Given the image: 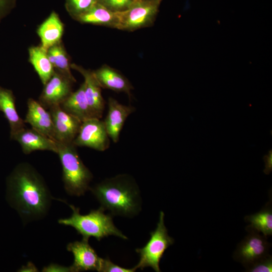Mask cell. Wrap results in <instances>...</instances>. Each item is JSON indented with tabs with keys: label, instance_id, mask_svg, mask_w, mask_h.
<instances>
[{
	"label": "cell",
	"instance_id": "6da1fadb",
	"mask_svg": "<svg viewBox=\"0 0 272 272\" xmlns=\"http://www.w3.org/2000/svg\"><path fill=\"white\" fill-rule=\"evenodd\" d=\"M53 198L43 178L28 163L17 165L7 178V200L24 223L44 217Z\"/></svg>",
	"mask_w": 272,
	"mask_h": 272
},
{
	"label": "cell",
	"instance_id": "7a4b0ae2",
	"mask_svg": "<svg viewBox=\"0 0 272 272\" xmlns=\"http://www.w3.org/2000/svg\"><path fill=\"white\" fill-rule=\"evenodd\" d=\"M89 190L104 211L112 216L132 218L140 214L142 199L134 178L128 174H120L106 178L91 187Z\"/></svg>",
	"mask_w": 272,
	"mask_h": 272
},
{
	"label": "cell",
	"instance_id": "3957f363",
	"mask_svg": "<svg viewBox=\"0 0 272 272\" xmlns=\"http://www.w3.org/2000/svg\"><path fill=\"white\" fill-rule=\"evenodd\" d=\"M68 205L72 210V216L59 219L58 223L73 227L83 238L89 240L90 237H93L100 241L105 237L113 235L124 240L128 239L114 224L113 216L110 214H106L101 207L91 210L88 214L82 215L79 208Z\"/></svg>",
	"mask_w": 272,
	"mask_h": 272
},
{
	"label": "cell",
	"instance_id": "277c9868",
	"mask_svg": "<svg viewBox=\"0 0 272 272\" xmlns=\"http://www.w3.org/2000/svg\"><path fill=\"white\" fill-rule=\"evenodd\" d=\"M56 144L65 191L71 196L84 195L90 189L93 178L92 172L83 163L73 143Z\"/></svg>",
	"mask_w": 272,
	"mask_h": 272
},
{
	"label": "cell",
	"instance_id": "5b68a950",
	"mask_svg": "<svg viewBox=\"0 0 272 272\" xmlns=\"http://www.w3.org/2000/svg\"><path fill=\"white\" fill-rule=\"evenodd\" d=\"M165 214L160 211L159 218L155 229L150 232V238L142 248L135 249L140 256V260L134 268L141 269L150 267L156 272H161L159 264L166 250L175 242L170 236L164 222Z\"/></svg>",
	"mask_w": 272,
	"mask_h": 272
},
{
	"label": "cell",
	"instance_id": "8992f818",
	"mask_svg": "<svg viewBox=\"0 0 272 272\" xmlns=\"http://www.w3.org/2000/svg\"><path fill=\"white\" fill-rule=\"evenodd\" d=\"M162 0H137L127 10L117 13V29L133 31L154 22Z\"/></svg>",
	"mask_w": 272,
	"mask_h": 272
},
{
	"label": "cell",
	"instance_id": "52a82bcc",
	"mask_svg": "<svg viewBox=\"0 0 272 272\" xmlns=\"http://www.w3.org/2000/svg\"><path fill=\"white\" fill-rule=\"evenodd\" d=\"M245 229L248 234L238 244L233 258L246 269L269 255L271 244L266 236L256 230L247 226Z\"/></svg>",
	"mask_w": 272,
	"mask_h": 272
},
{
	"label": "cell",
	"instance_id": "ba28073f",
	"mask_svg": "<svg viewBox=\"0 0 272 272\" xmlns=\"http://www.w3.org/2000/svg\"><path fill=\"white\" fill-rule=\"evenodd\" d=\"M76 147H86L103 152L109 148L110 138L104 122L100 118L91 117L82 122L73 141Z\"/></svg>",
	"mask_w": 272,
	"mask_h": 272
},
{
	"label": "cell",
	"instance_id": "9c48e42d",
	"mask_svg": "<svg viewBox=\"0 0 272 272\" xmlns=\"http://www.w3.org/2000/svg\"><path fill=\"white\" fill-rule=\"evenodd\" d=\"M75 83L63 74L55 71L53 75L44 85L38 102L46 109L60 105L71 94Z\"/></svg>",
	"mask_w": 272,
	"mask_h": 272
},
{
	"label": "cell",
	"instance_id": "30bf717a",
	"mask_svg": "<svg viewBox=\"0 0 272 272\" xmlns=\"http://www.w3.org/2000/svg\"><path fill=\"white\" fill-rule=\"evenodd\" d=\"M88 239L69 243L67 251L74 255L73 263L70 265L73 272L96 270L100 272L103 258L99 257L89 244Z\"/></svg>",
	"mask_w": 272,
	"mask_h": 272
},
{
	"label": "cell",
	"instance_id": "8fae6325",
	"mask_svg": "<svg viewBox=\"0 0 272 272\" xmlns=\"http://www.w3.org/2000/svg\"><path fill=\"white\" fill-rule=\"evenodd\" d=\"M48 110L52 119L54 141L62 143H73L82 122L64 111L59 105L53 106Z\"/></svg>",
	"mask_w": 272,
	"mask_h": 272
},
{
	"label": "cell",
	"instance_id": "7c38bea8",
	"mask_svg": "<svg viewBox=\"0 0 272 272\" xmlns=\"http://www.w3.org/2000/svg\"><path fill=\"white\" fill-rule=\"evenodd\" d=\"M11 140L17 141L25 154L36 151H49L57 153L56 142L34 129L24 127L12 137Z\"/></svg>",
	"mask_w": 272,
	"mask_h": 272
},
{
	"label": "cell",
	"instance_id": "4fadbf2b",
	"mask_svg": "<svg viewBox=\"0 0 272 272\" xmlns=\"http://www.w3.org/2000/svg\"><path fill=\"white\" fill-rule=\"evenodd\" d=\"M71 69L79 72L84 77L85 93L92 115L94 117L101 118L105 109V102L102 95V88L93 71L75 63L71 64Z\"/></svg>",
	"mask_w": 272,
	"mask_h": 272
},
{
	"label": "cell",
	"instance_id": "5bb4252c",
	"mask_svg": "<svg viewBox=\"0 0 272 272\" xmlns=\"http://www.w3.org/2000/svg\"><path fill=\"white\" fill-rule=\"evenodd\" d=\"M108 112L103 121L110 139L116 143L119 141L126 119L135 111V108L120 103L112 97L108 99Z\"/></svg>",
	"mask_w": 272,
	"mask_h": 272
},
{
	"label": "cell",
	"instance_id": "9a60e30c",
	"mask_svg": "<svg viewBox=\"0 0 272 272\" xmlns=\"http://www.w3.org/2000/svg\"><path fill=\"white\" fill-rule=\"evenodd\" d=\"M27 111L24 119L31 128L54 140V128L49 111L32 98L27 101Z\"/></svg>",
	"mask_w": 272,
	"mask_h": 272
},
{
	"label": "cell",
	"instance_id": "2e32d148",
	"mask_svg": "<svg viewBox=\"0 0 272 272\" xmlns=\"http://www.w3.org/2000/svg\"><path fill=\"white\" fill-rule=\"evenodd\" d=\"M93 72L102 88L125 93L129 97L131 96V91L133 87L129 80L117 70L104 64Z\"/></svg>",
	"mask_w": 272,
	"mask_h": 272
},
{
	"label": "cell",
	"instance_id": "e0dca14e",
	"mask_svg": "<svg viewBox=\"0 0 272 272\" xmlns=\"http://www.w3.org/2000/svg\"><path fill=\"white\" fill-rule=\"evenodd\" d=\"M64 30L63 24L58 15L54 11L39 26L37 34L41 46L45 50L60 42Z\"/></svg>",
	"mask_w": 272,
	"mask_h": 272
},
{
	"label": "cell",
	"instance_id": "ac0fdd59",
	"mask_svg": "<svg viewBox=\"0 0 272 272\" xmlns=\"http://www.w3.org/2000/svg\"><path fill=\"white\" fill-rule=\"evenodd\" d=\"M59 106L64 111L82 122L94 117L85 95L83 83L77 90L72 92Z\"/></svg>",
	"mask_w": 272,
	"mask_h": 272
},
{
	"label": "cell",
	"instance_id": "d6986e66",
	"mask_svg": "<svg viewBox=\"0 0 272 272\" xmlns=\"http://www.w3.org/2000/svg\"><path fill=\"white\" fill-rule=\"evenodd\" d=\"M0 111L8 120L10 128V138L25 127V123L19 115L15 105V97L9 89L0 87Z\"/></svg>",
	"mask_w": 272,
	"mask_h": 272
},
{
	"label": "cell",
	"instance_id": "ffe728a7",
	"mask_svg": "<svg viewBox=\"0 0 272 272\" xmlns=\"http://www.w3.org/2000/svg\"><path fill=\"white\" fill-rule=\"evenodd\" d=\"M75 20L84 24L101 25L116 29L117 13L113 12L99 3L90 10L77 17Z\"/></svg>",
	"mask_w": 272,
	"mask_h": 272
},
{
	"label": "cell",
	"instance_id": "44dd1931",
	"mask_svg": "<svg viewBox=\"0 0 272 272\" xmlns=\"http://www.w3.org/2000/svg\"><path fill=\"white\" fill-rule=\"evenodd\" d=\"M28 51L29 61L44 85L55 72L48 57L47 50L40 45L31 47Z\"/></svg>",
	"mask_w": 272,
	"mask_h": 272
},
{
	"label": "cell",
	"instance_id": "7402d4cb",
	"mask_svg": "<svg viewBox=\"0 0 272 272\" xmlns=\"http://www.w3.org/2000/svg\"><path fill=\"white\" fill-rule=\"evenodd\" d=\"M245 222L250 224L247 227L255 229L265 236L272 235L271 200L268 201L257 213L246 216Z\"/></svg>",
	"mask_w": 272,
	"mask_h": 272
},
{
	"label": "cell",
	"instance_id": "603a6c76",
	"mask_svg": "<svg viewBox=\"0 0 272 272\" xmlns=\"http://www.w3.org/2000/svg\"><path fill=\"white\" fill-rule=\"evenodd\" d=\"M47 53L50 62L56 71L76 82V80L71 71V63L69 58L60 42L48 49Z\"/></svg>",
	"mask_w": 272,
	"mask_h": 272
},
{
	"label": "cell",
	"instance_id": "cb8c5ba5",
	"mask_svg": "<svg viewBox=\"0 0 272 272\" xmlns=\"http://www.w3.org/2000/svg\"><path fill=\"white\" fill-rule=\"evenodd\" d=\"M97 3L98 0H65V7L70 15L75 19Z\"/></svg>",
	"mask_w": 272,
	"mask_h": 272
},
{
	"label": "cell",
	"instance_id": "d4e9b609",
	"mask_svg": "<svg viewBox=\"0 0 272 272\" xmlns=\"http://www.w3.org/2000/svg\"><path fill=\"white\" fill-rule=\"evenodd\" d=\"M137 0H98V3L108 10L119 13L128 9Z\"/></svg>",
	"mask_w": 272,
	"mask_h": 272
},
{
	"label": "cell",
	"instance_id": "484cf974",
	"mask_svg": "<svg viewBox=\"0 0 272 272\" xmlns=\"http://www.w3.org/2000/svg\"><path fill=\"white\" fill-rule=\"evenodd\" d=\"M247 272H271L272 256L269 254L245 269Z\"/></svg>",
	"mask_w": 272,
	"mask_h": 272
},
{
	"label": "cell",
	"instance_id": "4316f807",
	"mask_svg": "<svg viewBox=\"0 0 272 272\" xmlns=\"http://www.w3.org/2000/svg\"><path fill=\"white\" fill-rule=\"evenodd\" d=\"M136 269L122 267L113 263L108 257L103 258L100 272H134Z\"/></svg>",
	"mask_w": 272,
	"mask_h": 272
},
{
	"label": "cell",
	"instance_id": "83f0119b",
	"mask_svg": "<svg viewBox=\"0 0 272 272\" xmlns=\"http://www.w3.org/2000/svg\"><path fill=\"white\" fill-rule=\"evenodd\" d=\"M43 272H73L71 266H66L56 263H50L43 267Z\"/></svg>",
	"mask_w": 272,
	"mask_h": 272
},
{
	"label": "cell",
	"instance_id": "f1b7e54d",
	"mask_svg": "<svg viewBox=\"0 0 272 272\" xmlns=\"http://www.w3.org/2000/svg\"><path fill=\"white\" fill-rule=\"evenodd\" d=\"M15 0H0V18L14 6Z\"/></svg>",
	"mask_w": 272,
	"mask_h": 272
},
{
	"label": "cell",
	"instance_id": "f546056e",
	"mask_svg": "<svg viewBox=\"0 0 272 272\" xmlns=\"http://www.w3.org/2000/svg\"><path fill=\"white\" fill-rule=\"evenodd\" d=\"M38 269L32 262H28L25 265H22L18 271L19 272H36Z\"/></svg>",
	"mask_w": 272,
	"mask_h": 272
},
{
	"label": "cell",
	"instance_id": "4dcf8cb0",
	"mask_svg": "<svg viewBox=\"0 0 272 272\" xmlns=\"http://www.w3.org/2000/svg\"><path fill=\"white\" fill-rule=\"evenodd\" d=\"M272 155H271V151H270V152L269 151V154L267 156H265V158H266V160H265V161H266V164H265V166H266V172H267V170L268 171V172L270 171V169H271V160H272Z\"/></svg>",
	"mask_w": 272,
	"mask_h": 272
}]
</instances>
